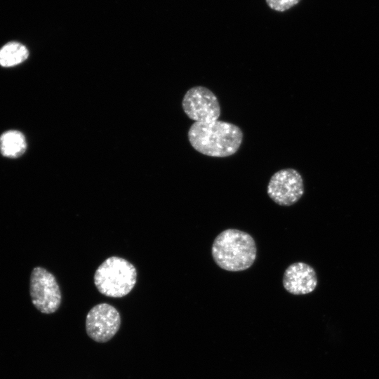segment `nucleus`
<instances>
[{"label":"nucleus","instance_id":"nucleus-10","mask_svg":"<svg viewBox=\"0 0 379 379\" xmlns=\"http://www.w3.org/2000/svg\"><path fill=\"white\" fill-rule=\"evenodd\" d=\"M28 56L26 46L17 41H11L0 48V65L13 67L24 62Z\"/></svg>","mask_w":379,"mask_h":379},{"label":"nucleus","instance_id":"nucleus-9","mask_svg":"<svg viewBox=\"0 0 379 379\" xmlns=\"http://www.w3.org/2000/svg\"><path fill=\"white\" fill-rule=\"evenodd\" d=\"M27 147L25 137L18 131H8L0 136V152L4 157L18 158Z\"/></svg>","mask_w":379,"mask_h":379},{"label":"nucleus","instance_id":"nucleus-2","mask_svg":"<svg viewBox=\"0 0 379 379\" xmlns=\"http://www.w3.org/2000/svg\"><path fill=\"white\" fill-rule=\"evenodd\" d=\"M211 254L215 264L229 272L244 271L254 263L257 248L254 239L248 233L227 229L214 239Z\"/></svg>","mask_w":379,"mask_h":379},{"label":"nucleus","instance_id":"nucleus-1","mask_svg":"<svg viewBox=\"0 0 379 379\" xmlns=\"http://www.w3.org/2000/svg\"><path fill=\"white\" fill-rule=\"evenodd\" d=\"M188 140L198 152L213 157L234 154L243 141L239 126L223 121L194 122L188 131Z\"/></svg>","mask_w":379,"mask_h":379},{"label":"nucleus","instance_id":"nucleus-3","mask_svg":"<svg viewBox=\"0 0 379 379\" xmlns=\"http://www.w3.org/2000/svg\"><path fill=\"white\" fill-rule=\"evenodd\" d=\"M93 279L100 293L111 298H121L134 288L137 281V270L127 260L112 256L98 266Z\"/></svg>","mask_w":379,"mask_h":379},{"label":"nucleus","instance_id":"nucleus-4","mask_svg":"<svg viewBox=\"0 0 379 379\" xmlns=\"http://www.w3.org/2000/svg\"><path fill=\"white\" fill-rule=\"evenodd\" d=\"M29 294L34 306L41 313L56 312L62 294L55 276L42 267H35L30 274Z\"/></svg>","mask_w":379,"mask_h":379},{"label":"nucleus","instance_id":"nucleus-7","mask_svg":"<svg viewBox=\"0 0 379 379\" xmlns=\"http://www.w3.org/2000/svg\"><path fill=\"white\" fill-rule=\"evenodd\" d=\"M120 326L119 312L108 303L95 305L86 315V333L97 343H106L111 340L119 331Z\"/></svg>","mask_w":379,"mask_h":379},{"label":"nucleus","instance_id":"nucleus-5","mask_svg":"<svg viewBox=\"0 0 379 379\" xmlns=\"http://www.w3.org/2000/svg\"><path fill=\"white\" fill-rule=\"evenodd\" d=\"M304 182L300 173L294 168H284L270 178L267 193L277 204L289 206L299 201L304 194Z\"/></svg>","mask_w":379,"mask_h":379},{"label":"nucleus","instance_id":"nucleus-11","mask_svg":"<svg viewBox=\"0 0 379 379\" xmlns=\"http://www.w3.org/2000/svg\"><path fill=\"white\" fill-rule=\"evenodd\" d=\"M272 10L284 12L298 4L300 0H265Z\"/></svg>","mask_w":379,"mask_h":379},{"label":"nucleus","instance_id":"nucleus-8","mask_svg":"<svg viewBox=\"0 0 379 379\" xmlns=\"http://www.w3.org/2000/svg\"><path fill=\"white\" fill-rule=\"evenodd\" d=\"M285 290L293 295H305L312 293L317 286L315 270L303 262L290 265L284 271L282 279Z\"/></svg>","mask_w":379,"mask_h":379},{"label":"nucleus","instance_id":"nucleus-6","mask_svg":"<svg viewBox=\"0 0 379 379\" xmlns=\"http://www.w3.org/2000/svg\"><path fill=\"white\" fill-rule=\"evenodd\" d=\"M182 106L186 115L199 122L216 121L220 116L221 109L216 95L208 88L197 86L185 94Z\"/></svg>","mask_w":379,"mask_h":379}]
</instances>
